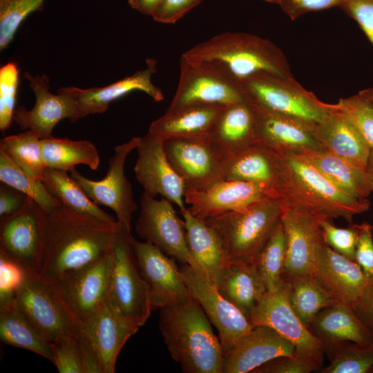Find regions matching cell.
<instances>
[{
	"mask_svg": "<svg viewBox=\"0 0 373 373\" xmlns=\"http://www.w3.org/2000/svg\"><path fill=\"white\" fill-rule=\"evenodd\" d=\"M119 222H108L63 204L47 213L39 274L57 281L66 273L94 262L113 249Z\"/></svg>",
	"mask_w": 373,
	"mask_h": 373,
	"instance_id": "6da1fadb",
	"label": "cell"
},
{
	"mask_svg": "<svg viewBox=\"0 0 373 373\" xmlns=\"http://www.w3.org/2000/svg\"><path fill=\"white\" fill-rule=\"evenodd\" d=\"M278 153L276 191L283 208L300 207L327 216L353 217L368 210L370 202L345 193L299 153Z\"/></svg>",
	"mask_w": 373,
	"mask_h": 373,
	"instance_id": "7a4b0ae2",
	"label": "cell"
},
{
	"mask_svg": "<svg viewBox=\"0 0 373 373\" xmlns=\"http://www.w3.org/2000/svg\"><path fill=\"white\" fill-rule=\"evenodd\" d=\"M182 57L212 66L240 82L263 75L293 76L280 48L266 38L245 32L219 34L191 47Z\"/></svg>",
	"mask_w": 373,
	"mask_h": 373,
	"instance_id": "3957f363",
	"label": "cell"
},
{
	"mask_svg": "<svg viewBox=\"0 0 373 373\" xmlns=\"http://www.w3.org/2000/svg\"><path fill=\"white\" fill-rule=\"evenodd\" d=\"M159 329L173 359L185 373H222L223 350L205 312L192 296L160 309Z\"/></svg>",
	"mask_w": 373,
	"mask_h": 373,
	"instance_id": "277c9868",
	"label": "cell"
},
{
	"mask_svg": "<svg viewBox=\"0 0 373 373\" xmlns=\"http://www.w3.org/2000/svg\"><path fill=\"white\" fill-rule=\"evenodd\" d=\"M283 211L281 199L269 196L204 221L220 236L230 263H254Z\"/></svg>",
	"mask_w": 373,
	"mask_h": 373,
	"instance_id": "5b68a950",
	"label": "cell"
},
{
	"mask_svg": "<svg viewBox=\"0 0 373 373\" xmlns=\"http://www.w3.org/2000/svg\"><path fill=\"white\" fill-rule=\"evenodd\" d=\"M14 298L19 309L50 343L62 336H79L84 331L56 281L26 274Z\"/></svg>",
	"mask_w": 373,
	"mask_h": 373,
	"instance_id": "8992f818",
	"label": "cell"
},
{
	"mask_svg": "<svg viewBox=\"0 0 373 373\" xmlns=\"http://www.w3.org/2000/svg\"><path fill=\"white\" fill-rule=\"evenodd\" d=\"M133 240L131 229L119 222L108 299L120 314L140 328L148 320L152 307L137 265Z\"/></svg>",
	"mask_w": 373,
	"mask_h": 373,
	"instance_id": "52a82bcc",
	"label": "cell"
},
{
	"mask_svg": "<svg viewBox=\"0 0 373 373\" xmlns=\"http://www.w3.org/2000/svg\"><path fill=\"white\" fill-rule=\"evenodd\" d=\"M246 99L255 106L276 114L317 124L332 104L318 99L294 77L258 75L241 82Z\"/></svg>",
	"mask_w": 373,
	"mask_h": 373,
	"instance_id": "ba28073f",
	"label": "cell"
},
{
	"mask_svg": "<svg viewBox=\"0 0 373 373\" xmlns=\"http://www.w3.org/2000/svg\"><path fill=\"white\" fill-rule=\"evenodd\" d=\"M176 92L166 111L193 106H222L246 100L242 83L209 65L181 56Z\"/></svg>",
	"mask_w": 373,
	"mask_h": 373,
	"instance_id": "9c48e42d",
	"label": "cell"
},
{
	"mask_svg": "<svg viewBox=\"0 0 373 373\" xmlns=\"http://www.w3.org/2000/svg\"><path fill=\"white\" fill-rule=\"evenodd\" d=\"M47 213L28 197L23 208L0 222V251L26 274H39L45 248Z\"/></svg>",
	"mask_w": 373,
	"mask_h": 373,
	"instance_id": "30bf717a",
	"label": "cell"
},
{
	"mask_svg": "<svg viewBox=\"0 0 373 373\" xmlns=\"http://www.w3.org/2000/svg\"><path fill=\"white\" fill-rule=\"evenodd\" d=\"M172 204L164 197L157 200L143 193L135 231L142 238L168 256L191 266L199 275L205 277L189 253L184 222L178 218Z\"/></svg>",
	"mask_w": 373,
	"mask_h": 373,
	"instance_id": "8fae6325",
	"label": "cell"
},
{
	"mask_svg": "<svg viewBox=\"0 0 373 373\" xmlns=\"http://www.w3.org/2000/svg\"><path fill=\"white\" fill-rule=\"evenodd\" d=\"M140 137H133L129 141L115 147L108 160V171L101 180H90L75 169L70 172L86 194L97 205L111 209L118 222L131 229L132 215L137 209L133 200L130 182L124 173L125 162L128 155L136 149Z\"/></svg>",
	"mask_w": 373,
	"mask_h": 373,
	"instance_id": "7c38bea8",
	"label": "cell"
},
{
	"mask_svg": "<svg viewBox=\"0 0 373 373\" xmlns=\"http://www.w3.org/2000/svg\"><path fill=\"white\" fill-rule=\"evenodd\" d=\"M329 218L300 207H286L281 216L286 237L283 278L293 280L313 276L319 247L324 240L321 222Z\"/></svg>",
	"mask_w": 373,
	"mask_h": 373,
	"instance_id": "4fadbf2b",
	"label": "cell"
},
{
	"mask_svg": "<svg viewBox=\"0 0 373 373\" xmlns=\"http://www.w3.org/2000/svg\"><path fill=\"white\" fill-rule=\"evenodd\" d=\"M113 261L112 251L66 273L56 281L68 306L84 326L91 321L108 298Z\"/></svg>",
	"mask_w": 373,
	"mask_h": 373,
	"instance_id": "5bb4252c",
	"label": "cell"
},
{
	"mask_svg": "<svg viewBox=\"0 0 373 373\" xmlns=\"http://www.w3.org/2000/svg\"><path fill=\"white\" fill-rule=\"evenodd\" d=\"M163 146L185 191L205 190L224 180L222 160L209 138L173 137L163 140Z\"/></svg>",
	"mask_w": 373,
	"mask_h": 373,
	"instance_id": "9a60e30c",
	"label": "cell"
},
{
	"mask_svg": "<svg viewBox=\"0 0 373 373\" xmlns=\"http://www.w3.org/2000/svg\"><path fill=\"white\" fill-rule=\"evenodd\" d=\"M140 272L146 285L152 309L182 304L191 297L175 260L145 241L133 242Z\"/></svg>",
	"mask_w": 373,
	"mask_h": 373,
	"instance_id": "2e32d148",
	"label": "cell"
},
{
	"mask_svg": "<svg viewBox=\"0 0 373 373\" xmlns=\"http://www.w3.org/2000/svg\"><path fill=\"white\" fill-rule=\"evenodd\" d=\"M180 271L191 296L217 329L223 354L227 353L254 326L238 307L220 294L216 286L191 266L185 265Z\"/></svg>",
	"mask_w": 373,
	"mask_h": 373,
	"instance_id": "e0dca14e",
	"label": "cell"
},
{
	"mask_svg": "<svg viewBox=\"0 0 373 373\" xmlns=\"http://www.w3.org/2000/svg\"><path fill=\"white\" fill-rule=\"evenodd\" d=\"M252 325H265L291 343L296 351L303 354H323L325 347L300 320L288 298V283L283 278L279 287L267 291L252 309Z\"/></svg>",
	"mask_w": 373,
	"mask_h": 373,
	"instance_id": "ac0fdd59",
	"label": "cell"
},
{
	"mask_svg": "<svg viewBox=\"0 0 373 373\" xmlns=\"http://www.w3.org/2000/svg\"><path fill=\"white\" fill-rule=\"evenodd\" d=\"M136 150L137 159L134 172L144 189L143 193L151 198L160 195L176 204L180 210L186 208L183 201L185 186L167 159L163 140L148 132L140 137Z\"/></svg>",
	"mask_w": 373,
	"mask_h": 373,
	"instance_id": "d6986e66",
	"label": "cell"
},
{
	"mask_svg": "<svg viewBox=\"0 0 373 373\" xmlns=\"http://www.w3.org/2000/svg\"><path fill=\"white\" fill-rule=\"evenodd\" d=\"M35 96L33 108L28 110L20 106L15 108L13 121L21 130H29L40 139L52 136V131L61 120L68 118L75 122L76 104L73 97L59 88L57 94L50 92L49 78L46 75H24Z\"/></svg>",
	"mask_w": 373,
	"mask_h": 373,
	"instance_id": "ffe728a7",
	"label": "cell"
},
{
	"mask_svg": "<svg viewBox=\"0 0 373 373\" xmlns=\"http://www.w3.org/2000/svg\"><path fill=\"white\" fill-rule=\"evenodd\" d=\"M269 196L278 197L267 185L229 180H222L205 190L184 193L185 202L190 205L187 209L202 220L244 209Z\"/></svg>",
	"mask_w": 373,
	"mask_h": 373,
	"instance_id": "44dd1931",
	"label": "cell"
},
{
	"mask_svg": "<svg viewBox=\"0 0 373 373\" xmlns=\"http://www.w3.org/2000/svg\"><path fill=\"white\" fill-rule=\"evenodd\" d=\"M156 64L154 59H147L145 69L104 87L87 89L73 86L61 88L75 100V121L90 114L104 113L112 102L135 90L144 92L156 102L162 101L164 95L161 89L151 81L152 75L157 72Z\"/></svg>",
	"mask_w": 373,
	"mask_h": 373,
	"instance_id": "7402d4cb",
	"label": "cell"
},
{
	"mask_svg": "<svg viewBox=\"0 0 373 373\" xmlns=\"http://www.w3.org/2000/svg\"><path fill=\"white\" fill-rule=\"evenodd\" d=\"M253 106L256 116V142L283 153L325 150L315 137L316 124Z\"/></svg>",
	"mask_w": 373,
	"mask_h": 373,
	"instance_id": "603a6c76",
	"label": "cell"
},
{
	"mask_svg": "<svg viewBox=\"0 0 373 373\" xmlns=\"http://www.w3.org/2000/svg\"><path fill=\"white\" fill-rule=\"evenodd\" d=\"M295 351V346L274 329L254 326L224 354L222 373L252 372L265 363Z\"/></svg>",
	"mask_w": 373,
	"mask_h": 373,
	"instance_id": "cb8c5ba5",
	"label": "cell"
},
{
	"mask_svg": "<svg viewBox=\"0 0 373 373\" xmlns=\"http://www.w3.org/2000/svg\"><path fill=\"white\" fill-rule=\"evenodd\" d=\"M313 276L335 300L351 306L367 280L356 261L336 252L325 242L318 249Z\"/></svg>",
	"mask_w": 373,
	"mask_h": 373,
	"instance_id": "d4e9b609",
	"label": "cell"
},
{
	"mask_svg": "<svg viewBox=\"0 0 373 373\" xmlns=\"http://www.w3.org/2000/svg\"><path fill=\"white\" fill-rule=\"evenodd\" d=\"M84 329L98 357L102 373H113L120 350L139 327L120 314L107 298Z\"/></svg>",
	"mask_w": 373,
	"mask_h": 373,
	"instance_id": "484cf974",
	"label": "cell"
},
{
	"mask_svg": "<svg viewBox=\"0 0 373 373\" xmlns=\"http://www.w3.org/2000/svg\"><path fill=\"white\" fill-rule=\"evenodd\" d=\"M180 213L184 218L189 253L205 278L216 286L230 265L223 242L212 227L193 216L187 208L181 209Z\"/></svg>",
	"mask_w": 373,
	"mask_h": 373,
	"instance_id": "4316f807",
	"label": "cell"
},
{
	"mask_svg": "<svg viewBox=\"0 0 373 373\" xmlns=\"http://www.w3.org/2000/svg\"><path fill=\"white\" fill-rule=\"evenodd\" d=\"M209 140L222 160L255 144L256 128L253 105L246 99L225 106Z\"/></svg>",
	"mask_w": 373,
	"mask_h": 373,
	"instance_id": "83f0119b",
	"label": "cell"
},
{
	"mask_svg": "<svg viewBox=\"0 0 373 373\" xmlns=\"http://www.w3.org/2000/svg\"><path fill=\"white\" fill-rule=\"evenodd\" d=\"M309 329L323 343L327 353L343 342L363 345L373 344L372 334L352 306L341 302L321 309L314 317Z\"/></svg>",
	"mask_w": 373,
	"mask_h": 373,
	"instance_id": "f1b7e54d",
	"label": "cell"
},
{
	"mask_svg": "<svg viewBox=\"0 0 373 373\" xmlns=\"http://www.w3.org/2000/svg\"><path fill=\"white\" fill-rule=\"evenodd\" d=\"M314 135L325 149L366 169L371 148L335 104L316 124Z\"/></svg>",
	"mask_w": 373,
	"mask_h": 373,
	"instance_id": "f546056e",
	"label": "cell"
},
{
	"mask_svg": "<svg viewBox=\"0 0 373 373\" xmlns=\"http://www.w3.org/2000/svg\"><path fill=\"white\" fill-rule=\"evenodd\" d=\"M224 107L193 106L166 111L151 123L149 132L163 140L173 137L209 138Z\"/></svg>",
	"mask_w": 373,
	"mask_h": 373,
	"instance_id": "4dcf8cb0",
	"label": "cell"
},
{
	"mask_svg": "<svg viewBox=\"0 0 373 373\" xmlns=\"http://www.w3.org/2000/svg\"><path fill=\"white\" fill-rule=\"evenodd\" d=\"M278 160L276 151L256 142L222 160L224 180L263 184L276 191Z\"/></svg>",
	"mask_w": 373,
	"mask_h": 373,
	"instance_id": "1f68e13d",
	"label": "cell"
},
{
	"mask_svg": "<svg viewBox=\"0 0 373 373\" xmlns=\"http://www.w3.org/2000/svg\"><path fill=\"white\" fill-rule=\"evenodd\" d=\"M299 154L348 195L364 199L372 192L367 170L357 164L326 149Z\"/></svg>",
	"mask_w": 373,
	"mask_h": 373,
	"instance_id": "d6a6232c",
	"label": "cell"
},
{
	"mask_svg": "<svg viewBox=\"0 0 373 373\" xmlns=\"http://www.w3.org/2000/svg\"><path fill=\"white\" fill-rule=\"evenodd\" d=\"M216 287L220 294L249 319L255 306L267 292L256 263H230Z\"/></svg>",
	"mask_w": 373,
	"mask_h": 373,
	"instance_id": "836d02e7",
	"label": "cell"
},
{
	"mask_svg": "<svg viewBox=\"0 0 373 373\" xmlns=\"http://www.w3.org/2000/svg\"><path fill=\"white\" fill-rule=\"evenodd\" d=\"M0 338L52 361L51 343L43 338L17 307L15 298L0 302Z\"/></svg>",
	"mask_w": 373,
	"mask_h": 373,
	"instance_id": "e575fe53",
	"label": "cell"
},
{
	"mask_svg": "<svg viewBox=\"0 0 373 373\" xmlns=\"http://www.w3.org/2000/svg\"><path fill=\"white\" fill-rule=\"evenodd\" d=\"M46 167L70 172L75 166L84 164L97 170L99 155L96 146L88 140H71L53 136L40 140Z\"/></svg>",
	"mask_w": 373,
	"mask_h": 373,
	"instance_id": "d590c367",
	"label": "cell"
},
{
	"mask_svg": "<svg viewBox=\"0 0 373 373\" xmlns=\"http://www.w3.org/2000/svg\"><path fill=\"white\" fill-rule=\"evenodd\" d=\"M42 182L48 191L67 208L93 215L108 222L117 220L90 199L67 171L46 167Z\"/></svg>",
	"mask_w": 373,
	"mask_h": 373,
	"instance_id": "8d00e7d4",
	"label": "cell"
},
{
	"mask_svg": "<svg viewBox=\"0 0 373 373\" xmlns=\"http://www.w3.org/2000/svg\"><path fill=\"white\" fill-rule=\"evenodd\" d=\"M287 281L289 303L308 328L321 309L338 302L314 276Z\"/></svg>",
	"mask_w": 373,
	"mask_h": 373,
	"instance_id": "74e56055",
	"label": "cell"
},
{
	"mask_svg": "<svg viewBox=\"0 0 373 373\" xmlns=\"http://www.w3.org/2000/svg\"><path fill=\"white\" fill-rule=\"evenodd\" d=\"M0 180L33 199L47 213L61 204L41 180L30 176L2 151H0Z\"/></svg>",
	"mask_w": 373,
	"mask_h": 373,
	"instance_id": "f35d334b",
	"label": "cell"
},
{
	"mask_svg": "<svg viewBox=\"0 0 373 373\" xmlns=\"http://www.w3.org/2000/svg\"><path fill=\"white\" fill-rule=\"evenodd\" d=\"M40 140L34 133L27 130L1 139L0 151H3L30 176L42 181L46 166L43 160Z\"/></svg>",
	"mask_w": 373,
	"mask_h": 373,
	"instance_id": "ab89813d",
	"label": "cell"
},
{
	"mask_svg": "<svg viewBox=\"0 0 373 373\" xmlns=\"http://www.w3.org/2000/svg\"><path fill=\"white\" fill-rule=\"evenodd\" d=\"M286 250V237L280 220L255 260L267 291L276 290L283 280Z\"/></svg>",
	"mask_w": 373,
	"mask_h": 373,
	"instance_id": "60d3db41",
	"label": "cell"
},
{
	"mask_svg": "<svg viewBox=\"0 0 373 373\" xmlns=\"http://www.w3.org/2000/svg\"><path fill=\"white\" fill-rule=\"evenodd\" d=\"M330 363L321 373H366L373 370V344L343 342L328 353Z\"/></svg>",
	"mask_w": 373,
	"mask_h": 373,
	"instance_id": "b9f144b4",
	"label": "cell"
},
{
	"mask_svg": "<svg viewBox=\"0 0 373 373\" xmlns=\"http://www.w3.org/2000/svg\"><path fill=\"white\" fill-rule=\"evenodd\" d=\"M44 0H0V49H5L26 18L41 10Z\"/></svg>",
	"mask_w": 373,
	"mask_h": 373,
	"instance_id": "7bdbcfd3",
	"label": "cell"
},
{
	"mask_svg": "<svg viewBox=\"0 0 373 373\" xmlns=\"http://www.w3.org/2000/svg\"><path fill=\"white\" fill-rule=\"evenodd\" d=\"M335 106L373 149V105L357 94L341 98Z\"/></svg>",
	"mask_w": 373,
	"mask_h": 373,
	"instance_id": "ee69618b",
	"label": "cell"
},
{
	"mask_svg": "<svg viewBox=\"0 0 373 373\" xmlns=\"http://www.w3.org/2000/svg\"><path fill=\"white\" fill-rule=\"evenodd\" d=\"M19 69L9 62L0 68V129L5 132L13 121Z\"/></svg>",
	"mask_w": 373,
	"mask_h": 373,
	"instance_id": "f6af8a7d",
	"label": "cell"
},
{
	"mask_svg": "<svg viewBox=\"0 0 373 373\" xmlns=\"http://www.w3.org/2000/svg\"><path fill=\"white\" fill-rule=\"evenodd\" d=\"M323 354H303L295 351L290 356L271 360L255 369L253 373H309L323 365Z\"/></svg>",
	"mask_w": 373,
	"mask_h": 373,
	"instance_id": "bcb514c9",
	"label": "cell"
},
{
	"mask_svg": "<svg viewBox=\"0 0 373 373\" xmlns=\"http://www.w3.org/2000/svg\"><path fill=\"white\" fill-rule=\"evenodd\" d=\"M79 336H62L51 343L52 362L59 373H84L82 349Z\"/></svg>",
	"mask_w": 373,
	"mask_h": 373,
	"instance_id": "7dc6e473",
	"label": "cell"
},
{
	"mask_svg": "<svg viewBox=\"0 0 373 373\" xmlns=\"http://www.w3.org/2000/svg\"><path fill=\"white\" fill-rule=\"evenodd\" d=\"M331 220L325 218L321 224L325 243L336 252L354 260L361 224H354L346 228H339Z\"/></svg>",
	"mask_w": 373,
	"mask_h": 373,
	"instance_id": "c3c4849f",
	"label": "cell"
},
{
	"mask_svg": "<svg viewBox=\"0 0 373 373\" xmlns=\"http://www.w3.org/2000/svg\"><path fill=\"white\" fill-rule=\"evenodd\" d=\"M26 276L20 265L0 251V302L14 298Z\"/></svg>",
	"mask_w": 373,
	"mask_h": 373,
	"instance_id": "681fc988",
	"label": "cell"
},
{
	"mask_svg": "<svg viewBox=\"0 0 373 373\" xmlns=\"http://www.w3.org/2000/svg\"><path fill=\"white\" fill-rule=\"evenodd\" d=\"M347 0H278V5L291 20L312 11L342 7Z\"/></svg>",
	"mask_w": 373,
	"mask_h": 373,
	"instance_id": "f907efd6",
	"label": "cell"
},
{
	"mask_svg": "<svg viewBox=\"0 0 373 373\" xmlns=\"http://www.w3.org/2000/svg\"><path fill=\"white\" fill-rule=\"evenodd\" d=\"M372 226L367 222L361 224L354 261L361 267L365 276L369 278L373 275V238Z\"/></svg>",
	"mask_w": 373,
	"mask_h": 373,
	"instance_id": "816d5d0a",
	"label": "cell"
},
{
	"mask_svg": "<svg viewBox=\"0 0 373 373\" xmlns=\"http://www.w3.org/2000/svg\"><path fill=\"white\" fill-rule=\"evenodd\" d=\"M202 1L164 0L151 17L159 23L173 24L198 6Z\"/></svg>",
	"mask_w": 373,
	"mask_h": 373,
	"instance_id": "f5cc1de1",
	"label": "cell"
},
{
	"mask_svg": "<svg viewBox=\"0 0 373 373\" xmlns=\"http://www.w3.org/2000/svg\"><path fill=\"white\" fill-rule=\"evenodd\" d=\"M341 8L357 22L373 45V0H347Z\"/></svg>",
	"mask_w": 373,
	"mask_h": 373,
	"instance_id": "db71d44e",
	"label": "cell"
},
{
	"mask_svg": "<svg viewBox=\"0 0 373 373\" xmlns=\"http://www.w3.org/2000/svg\"><path fill=\"white\" fill-rule=\"evenodd\" d=\"M27 199L24 193L2 183L0 186V222L19 211Z\"/></svg>",
	"mask_w": 373,
	"mask_h": 373,
	"instance_id": "11a10c76",
	"label": "cell"
},
{
	"mask_svg": "<svg viewBox=\"0 0 373 373\" xmlns=\"http://www.w3.org/2000/svg\"><path fill=\"white\" fill-rule=\"evenodd\" d=\"M352 307L373 337V275Z\"/></svg>",
	"mask_w": 373,
	"mask_h": 373,
	"instance_id": "9f6ffc18",
	"label": "cell"
},
{
	"mask_svg": "<svg viewBox=\"0 0 373 373\" xmlns=\"http://www.w3.org/2000/svg\"><path fill=\"white\" fill-rule=\"evenodd\" d=\"M164 0H128L129 6L145 15H151L156 11Z\"/></svg>",
	"mask_w": 373,
	"mask_h": 373,
	"instance_id": "6f0895ef",
	"label": "cell"
},
{
	"mask_svg": "<svg viewBox=\"0 0 373 373\" xmlns=\"http://www.w3.org/2000/svg\"><path fill=\"white\" fill-rule=\"evenodd\" d=\"M366 170L369 176L371 191L373 192V149H372L370 150V154Z\"/></svg>",
	"mask_w": 373,
	"mask_h": 373,
	"instance_id": "680465c9",
	"label": "cell"
},
{
	"mask_svg": "<svg viewBox=\"0 0 373 373\" xmlns=\"http://www.w3.org/2000/svg\"><path fill=\"white\" fill-rule=\"evenodd\" d=\"M358 95L373 105V88L361 90L358 92Z\"/></svg>",
	"mask_w": 373,
	"mask_h": 373,
	"instance_id": "91938a15",
	"label": "cell"
},
{
	"mask_svg": "<svg viewBox=\"0 0 373 373\" xmlns=\"http://www.w3.org/2000/svg\"><path fill=\"white\" fill-rule=\"evenodd\" d=\"M266 2L271 3H276L278 4V0H263Z\"/></svg>",
	"mask_w": 373,
	"mask_h": 373,
	"instance_id": "94428289",
	"label": "cell"
}]
</instances>
